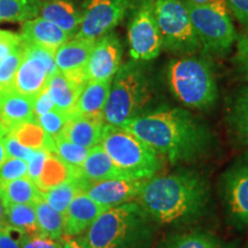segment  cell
I'll use <instances>...</instances> for the list:
<instances>
[{
	"label": "cell",
	"instance_id": "obj_1",
	"mask_svg": "<svg viewBox=\"0 0 248 248\" xmlns=\"http://www.w3.org/2000/svg\"><path fill=\"white\" fill-rule=\"evenodd\" d=\"M121 128L146 142L171 163L190 162L213 147L210 130L188 110L162 107L146 111Z\"/></svg>",
	"mask_w": 248,
	"mask_h": 248
},
{
	"label": "cell",
	"instance_id": "obj_2",
	"mask_svg": "<svg viewBox=\"0 0 248 248\" xmlns=\"http://www.w3.org/2000/svg\"><path fill=\"white\" fill-rule=\"evenodd\" d=\"M209 186L202 176L183 171L145 181L137 203L160 224H178L201 216L209 202Z\"/></svg>",
	"mask_w": 248,
	"mask_h": 248
},
{
	"label": "cell",
	"instance_id": "obj_3",
	"mask_svg": "<svg viewBox=\"0 0 248 248\" xmlns=\"http://www.w3.org/2000/svg\"><path fill=\"white\" fill-rule=\"evenodd\" d=\"M153 92V78L145 61L132 59L124 62L111 79L109 94L102 114L105 124L121 128L140 115L150 104Z\"/></svg>",
	"mask_w": 248,
	"mask_h": 248
},
{
	"label": "cell",
	"instance_id": "obj_4",
	"mask_svg": "<svg viewBox=\"0 0 248 248\" xmlns=\"http://www.w3.org/2000/svg\"><path fill=\"white\" fill-rule=\"evenodd\" d=\"M148 219L137 202L110 207L78 241L85 248H137L148 234Z\"/></svg>",
	"mask_w": 248,
	"mask_h": 248
},
{
	"label": "cell",
	"instance_id": "obj_5",
	"mask_svg": "<svg viewBox=\"0 0 248 248\" xmlns=\"http://www.w3.org/2000/svg\"><path fill=\"white\" fill-rule=\"evenodd\" d=\"M169 88L185 106L198 109L212 107L218 98V89L210 61L204 57L183 55L169 63Z\"/></svg>",
	"mask_w": 248,
	"mask_h": 248
},
{
	"label": "cell",
	"instance_id": "obj_6",
	"mask_svg": "<svg viewBox=\"0 0 248 248\" xmlns=\"http://www.w3.org/2000/svg\"><path fill=\"white\" fill-rule=\"evenodd\" d=\"M100 145L130 179H148L162 167V159L156 151L120 126L105 124Z\"/></svg>",
	"mask_w": 248,
	"mask_h": 248
},
{
	"label": "cell",
	"instance_id": "obj_7",
	"mask_svg": "<svg viewBox=\"0 0 248 248\" xmlns=\"http://www.w3.org/2000/svg\"><path fill=\"white\" fill-rule=\"evenodd\" d=\"M154 16L162 48L177 54H193L201 44L183 0H154Z\"/></svg>",
	"mask_w": 248,
	"mask_h": 248
},
{
	"label": "cell",
	"instance_id": "obj_8",
	"mask_svg": "<svg viewBox=\"0 0 248 248\" xmlns=\"http://www.w3.org/2000/svg\"><path fill=\"white\" fill-rule=\"evenodd\" d=\"M198 38L206 53L224 55L237 40V31L230 15L184 0Z\"/></svg>",
	"mask_w": 248,
	"mask_h": 248
},
{
	"label": "cell",
	"instance_id": "obj_9",
	"mask_svg": "<svg viewBox=\"0 0 248 248\" xmlns=\"http://www.w3.org/2000/svg\"><path fill=\"white\" fill-rule=\"evenodd\" d=\"M128 24L129 52L133 60L151 61L162 51V39L154 16V0H136Z\"/></svg>",
	"mask_w": 248,
	"mask_h": 248
},
{
	"label": "cell",
	"instance_id": "obj_10",
	"mask_svg": "<svg viewBox=\"0 0 248 248\" xmlns=\"http://www.w3.org/2000/svg\"><path fill=\"white\" fill-rule=\"evenodd\" d=\"M23 44V59L14 79V91L35 98L45 90L48 78L58 73L54 52L37 45Z\"/></svg>",
	"mask_w": 248,
	"mask_h": 248
},
{
	"label": "cell",
	"instance_id": "obj_11",
	"mask_svg": "<svg viewBox=\"0 0 248 248\" xmlns=\"http://www.w3.org/2000/svg\"><path fill=\"white\" fill-rule=\"evenodd\" d=\"M136 0H86L78 32L74 38L97 40L128 16Z\"/></svg>",
	"mask_w": 248,
	"mask_h": 248
},
{
	"label": "cell",
	"instance_id": "obj_12",
	"mask_svg": "<svg viewBox=\"0 0 248 248\" xmlns=\"http://www.w3.org/2000/svg\"><path fill=\"white\" fill-rule=\"evenodd\" d=\"M219 185L223 203L231 221L248 229V154L223 173Z\"/></svg>",
	"mask_w": 248,
	"mask_h": 248
},
{
	"label": "cell",
	"instance_id": "obj_13",
	"mask_svg": "<svg viewBox=\"0 0 248 248\" xmlns=\"http://www.w3.org/2000/svg\"><path fill=\"white\" fill-rule=\"evenodd\" d=\"M122 43L115 32L110 31L98 38L86 64V78L95 82L113 79L122 64Z\"/></svg>",
	"mask_w": 248,
	"mask_h": 248
},
{
	"label": "cell",
	"instance_id": "obj_14",
	"mask_svg": "<svg viewBox=\"0 0 248 248\" xmlns=\"http://www.w3.org/2000/svg\"><path fill=\"white\" fill-rule=\"evenodd\" d=\"M146 179L115 178L99 182H85L83 192L101 206L110 207L137 200Z\"/></svg>",
	"mask_w": 248,
	"mask_h": 248
},
{
	"label": "cell",
	"instance_id": "obj_15",
	"mask_svg": "<svg viewBox=\"0 0 248 248\" xmlns=\"http://www.w3.org/2000/svg\"><path fill=\"white\" fill-rule=\"evenodd\" d=\"M94 43L93 39L73 38L61 45L54 53L58 70L82 89L89 82L85 69Z\"/></svg>",
	"mask_w": 248,
	"mask_h": 248
},
{
	"label": "cell",
	"instance_id": "obj_16",
	"mask_svg": "<svg viewBox=\"0 0 248 248\" xmlns=\"http://www.w3.org/2000/svg\"><path fill=\"white\" fill-rule=\"evenodd\" d=\"M108 209L93 201L84 192H79L74 198L63 214V234L68 238L83 234L94 222V219Z\"/></svg>",
	"mask_w": 248,
	"mask_h": 248
},
{
	"label": "cell",
	"instance_id": "obj_17",
	"mask_svg": "<svg viewBox=\"0 0 248 248\" xmlns=\"http://www.w3.org/2000/svg\"><path fill=\"white\" fill-rule=\"evenodd\" d=\"M20 36L27 44L40 46L54 53L61 45L70 39L69 35L58 26L39 16L24 21Z\"/></svg>",
	"mask_w": 248,
	"mask_h": 248
},
{
	"label": "cell",
	"instance_id": "obj_18",
	"mask_svg": "<svg viewBox=\"0 0 248 248\" xmlns=\"http://www.w3.org/2000/svg\"><path fill=\"white\" fill-rule=\"evenodd\" d=\"M29 121H35L33 98L14 90L0 97V129L5 135L18 124Z\"/></svg>",
	"mask_w": 248,
	"mask_h": 248
},
{
	"label": "cell",
	"instance_id": "obj_19",
	"mask_svg": "<svg viewBox=\"0 0 248 248\" xmlns=\"http://www.w3.org/2000/svg\"><path fill=\"white\" fill-rule=\"evenodd\" d=\"M75 178L84 182H99L115 178L130 179L117 168L100 144L92 147L82 166L75 168Z\"/></svg>",
	"mask_w": 248,
	"mask_h": 248
},
{
	"label": "cell",
	"instance_id": "obj_20",
	"mask_svg": "<svg viewBox=\"0 0 248 248\" xmlns=\"http://www.w3.org/2000/svg\"><path fill=\"white\" fill-rule=\"evenodd\" d=\"M38 16L54 23L70 38L76 36L82 22V13L69 0H47L42 2Z\"/></svg>",
	"mask_w": 248,
	"mask_h": 248
},
{
	"label": "cell",
	"instance_id": "obj_21",
	"mask_svg": "<svg viewBox=\"0 0 248 248\" xmlns=\"http://www.w3.org/2000/svg\"><path fill=\"white\" fill-rule=\"evenodd\" d=\"M110 84L111 80H89L80 92L70 116H85L104 120L102 114L109 94Z\"/></svg>",
	"mask_w": 248,
	"mask_h": 248
},
{
	"label": "cell",
	"instance_id": "obj_22",
	"mask_svg": "<svg viewBox=\"0 0 248 248\" xmlns=\"http://www.w3.org/2000/svg\"><path fill=\"white\" fill-rule=\"evenodd\" d=\"M105 122L101 119L69 116L60 137L77 145L92 148L100 144Z\"/></svg>",
	"mask_w": 248,
	"mask_h": 248
},
{
	"label": "cell",
	"instance_id": "obj_23",
	"mask_svg": "<svg viewBox=\"0 0 248 248\" xmlns=\"http://www.w3.org/2000/svg\"><path fill=\"white\" fill-rule=\"evenodd\" d=\"M46 90L53 100L55 108L70 116L83 89L58 71L48 78Z\"/></svg>",
	"mask_w": 248,
	"mask_h": 248
},
{
	"label": "cell",
	"instance_id": "obj_24",
	"mask_svg": "<svg viewBox=\"0 0 248 248\" xmlns=\"http://www.w3.org/2000/svg\"><path fill=\"white\" fill-rule=\"evenodd\" d=\"M39 198V188L28 176L9 182L0 181V200L4 207L9 204L33 203Z\"/></svg>",
	"mask_w": 248,
	"mask_h": 248
},
{
	"label": "cell",
	"instance_id": "obj_25",
	"mask_svg": "<svg viewBox=\"0 0 248 248\" xmlns=\"http://www.w3.org/2000/svg\"><path fill=\"white\" fill-rule=\"evenodd\" d=\"M7 135L13 136L18 142L33 150H46L51 153H54L55 151L54 140L43 130L36 120L18 124Z\"/></svg>",
	"mask_w": 248,
	"mask_h": 248
},
{
	"label": "cell",
	"instance_id": "obj_26",
	"mask_svg": "<svg viewBox=\"0 0 248 248\" xmlns=\"http://www.w3.org/2000/svg\"><path fill=\"white\" fill-rule=\"evenodd\" d=\"M71 178H75V168L69 167L60 157L49 152L44 168L35 184L39 191H46Z\"/></svg>",
	"mask_w": 248,
	"mask_h": 248
},
{
	"label": "cell",
	"instance_id": "obj_27",
	"mask_svg": "<svg viewBox=\"0 0 248 248\" xmlns=\"http://www.w3.org/2000/svg\"><path fill=\"white\" fill-rule=\"evenodd\" d=\"M35 210L39 234L59 240L63 235V214L52 208L42 197L35 202Z\"/></svg>",
	"mask_w": 248,
	"mask_h": 248
},
{
	"label": "cell",
	"instance_id": "obj_28",
	"mask_svg": "<svg viewBox=\"0 0 248 248\" xmlns=\"http://www.w3.org/2000/svg\"><path fill=\"white\" fill-rule=\"evenodd\" d=\"M84 181L79 178H71L69 181L59 184L46 191H40V197L52 208L64 214L71 201L84 188Z\"/></svg>",
	"mask_w": 248,
	"mask_h": 248
},
{
	"label": "cell",
	"instance_id": "obj_29",
	"mask_svg": "<svg viewBox=\"0 0 248 248\" xmlns=\"http://www.w3.org/2000/svg\"><path fill=\"white\" fill-rule=\"evenodd\" d=\"M40 0H0V23L24 22L39 15Z\"/></svg>",
	"mask_w": 248,
	"mask_h": 248
},
{
	"label": "cell",
	"instance_id": "obj_30",
	"mask_svg": "<svg viewBox=\"0 0 248 248\" xmlns=\"http://www.w3.org/2000/svg\"><path fill=\"white\" fill-rule=\"evenodd\" d=\"M5 222L15 229L23 231L24 233L30 235L39 234L38 224L35 204L22 203V204H9L4 207Z\"/></svg>",
	"mask_w": 248,
	"mask_h": 248
},
{
	"label": "cell",
	"instance_id": "obj_31",
	"mask_svg": "<svg viewBox=\"0 0 248 248\" xmlns=\"http://www.w3.org/2000/svg\"><path fill=\"white\" fill-rule=\"evenodd\" d=\"M229 122L237 140L248 146V86L241 90L234 99Z\"/></svg>",
	"mask_w": 248,
	"mask_h": 248
},
{
	"label": "cell",
	"instance_id": "obj_32",
	"mask_svg": "<svg viewBox=\"0 0 248 248\" xmlns=\"http://www.w3.org/2000/svg\"><path fill=\"white\" fill-rule=\"evenodd\" d=\"M221 246V241L209 232L192 231L172 235L164 240L159 248H219Z\"/></svg>",
	"mask_w": 248,
	"mask_h": 248
},
{
	"label": "cell",
	"instance_id": "obj_33",
	"mask_svg": "<svg viewBox=\"0 0 248 248\" xmlns=\"http://www.w3.org/2000/svg\"><path fill=\"white\" fill-rule=\"evenodd\" d=\"M23 59V44L0 61V97L14 90V79Z\"/></svg>",
	"mask_w": 248,
	"mask_h": 248
},
{
	"label": "cell",
	"instance_id": "obj_34",
	"mask_svg": "<svg viewBox=\"0 0 248 248\" xmlns=\"http://www.w3.org/2000/svg\"><path fill=\"white\" fill-rule=\"evenodd\" d=\"M55 151L54 154L58 157L67 163L73 168H79L88 157L89 152L91 148H86L77 145L75 142H71L63 137H58L54 139Z\"/></svg>",
	"mask_w": 248,
	"mask_h": 248
},
{
	"label": "cell",
	"instance_id": "obj_35",
	"mask_svg": "<svg viewBox=\"0 0 248 248\" xmlns=\"http://www.w3.org/2000/svg\"><path fill=\"white\" fill-rule=\"evenodd\" d=\"M68 119H69L68 114L54 108L53 110L36 117V122L54 140V139H57L61 136Z\"/></svg>",
	"mask_w": 248,
	"mask_h": 248
},
{
	"label": "cell",
	"instance_id": "obj_36",
	"mask_svg": "<svg viewBox=\"0 0 248 248\" xmlns=\"http://www.w3.org/2000/svg\"><path fill=\"white\" fill-rule=\"evenodd\" d=\"M234 64L239 73L248 80V26L237 36Z\"/></svg>",
	"mask_w": 248,
	"mask_h": 248
},
{
	"label": "cell",
	"instance_id": "obj_37",
	"mask_svg": "<svg viewBox=\"0 0 248 248\" xmlns=\"http://www.w3.org/2000/svg\"><path fill=\"white\" fill-rule=\"evenodd\" d=\"M28 176V162L15 157H7L0 167V181L9 182Z\"/></svg>",
	"mask_w": 248,
	"mask_h": 248
},
{
	"label": "cell",
	"instance_id": "obj_38",
	"mask_svg": "<svg viewBox=\"0 0 248 248\" xmlns=\"http://www.w3.org/2000/svg\"><path fill=\"white\" fill-rule=\"evenodd\" d=\"M4 142H5L6 152H7L8 157L21 159L26 161V162H29V161L32 159V156L35 155L37 151V150H33V148L24 146V145L21 144V142H18L16 139L11 135L5 136Z\"/></svg>",
	"mask_w": 248,
	"mask_h": 248
},
{
	"label": "cell",
	"instance_id": "obj_39",
	"mask_svg": "<svg viewBox=\"0 0 248 248\" xmlns=\"http://www.w3.org/2000/svg\"><path fill=\"white\" fill-rule=\"evenodd\" d=\"M22 38L16 32L0 29V61L20 47Z\"/></svg>",
	"mask_w": 248,
	"mask_h": 248
},
{
	"label": "cell",
	"instance_id": "obj_40",
	"mask_svg": "<svg viewBox=\"0 0 248 248\" xmlns=\"http://www.w3.org/2000/svg\"><path fill=\"white\" fill-rule=\"evenodd\" d=\"M23 233V231L6 222L0 223V248H21V237Z\"/></svg>",
	"mask_w": 248,
	"mask_h": 248
},
{
	"label": "cell",
	"instance_id": "obj_41",
	"mask_svg": "<svg viewBox=\"0 0 248 248\" xmlns=\"http://www.w3.org/2000/svg\"><path fill=\"white\" fill-rule=\"evenodd\" d=\"M21 248H62V245L58 240L51 239L44 235L23 233L21 237Z\"/></svg>",
	"mask_w": 248,
	"mask_h": 248
},
{
	"label": "cell",
	"instance_id": "obj_42",
	"mask_svg": "<svg viewBox=\"0 0 248 248\" xmlns=\"http://www.w3.org/2000/svg\"><path fill=\"white\" fill-rule=\"evenodd\" d=\"M48 153L49 152L46 150H37L32 159L28 162V177L31 181L36 183L37 179H38L43 168H44L45 161L47 159Z\"/></svg>",
	"mask_w": 248,
	"mask_h": 248
},
{
	"label": "cell",
	"instance_id": "obj_43",
	"mask_svg": "<svg viewBox=\"0 0 248 248\" xmlns=\"http://www.w3.org/2000/svg\"><path fill=\"white\" fill-rule=\"evenodd\" d=\"M55 108L53 100L49 97L47 90H43L37 97L33 98V114H35V120L36 117H38L43 114L48 113V111L53 110Z\"/></svg>",
	"mask_w": 248,
	"mask_h": 248
},
{
	"label": "cell",
	"instance_id": "obj_44",
	"mask_svg": "<svg viewBox=\"0 0 248 248\" xmlns=\"http://www.w3.org/2000/svg\"><path fill=\"white\" fill-rule=\"evenodd\" d=\"M229 11L244 26H248V0H225Z\"/></svg>",
	"mask_w": 248,
	"mask_h": 248
},
{
	"label": "cell",
	"instance_id": "obj_45",
	"mask_svg": "<svg viewBox=\"0 0 248 248\" xmlns=\"http://www.w3.org/2000/svg\"><path fill=\"white\" fill-rule=\"evenodd\" d=\"M190 1L195 5L209 7L222 14H229V8L225 0H190Z\"/></svg>",
	"mask_w": 248,
	"mask_h": 248
},
{
	"label": "cell",
	"instance_id": "obj_46",
	"mask_svg": "<svg viewBox=\"0 0 248 248\" xmlns=\"http://www.w3.org/2000/svg\"><path fill=\"white\" fill-rule=\"evenodd\" d=\"M61 245L62 248H85L82 246V244H80L78 240L71 239V238H68V239L64 240Z\"/></svg>",
	"mask_w": 248,
	"mask_h": 248
},
{
	"label": "cell",
	"instance_id": "obj_47",
	"mask_svg": "<svg viewBox=\"0 0 248 248\" xmlns=\"http://www.w3.org/2000/svg\"><path fill=\"white\" fill-rule=\"evenodd\" d=\"M8 155L7 152H6V147H5V142H4V137L0 138V167L4 164V162L7 160Z\"/></svg>",
	"mask_w": 248,
	"mask_h": 248
},
{
	"label": "cell",
	"instance_id": "obj_48",
	"mask_svg": "<svg viewBox=\"0 0 248 248\" xmlns=\"http://www.w3.org/2000/svg\"><path fill=\"white\" fill-rule=\"evenodd\" d=\"M5 222V210H4V206H2L1 200H0V223Z\"/></svg>",
	"mask_w": 248,
	"mask_h": 248
},
{
	"label": "cell",
	"instance_id": "obj_49",
	"mask_svg": "<svg viewBox=\"0 0 248 248\" xmlns=\"http://www.w3.org/2000/svg\"><path fill=\"white\" fill-rule=\"evenodd\" d=\"M219 248H234V247L232 246V245H222Z\"/></svg>",
	"mask_w": 248,
	"mask_h": 248
},
{
	"label": "cell",
	"instance_id": "obj_50",
	"mask_svg": "<svg viewBox=\"0 0 248 248\" xmlns=\"http://www.w3.org/2000/svg\"><path fill=\"white\" fill-rule=\"evenodd\" d=\"M5 133H4V131H2V130L1 129H0V138H1V137H5Z\"/></svg>",
	"mask_w": 248,
	"mask_h": 248
}]
</instances>
